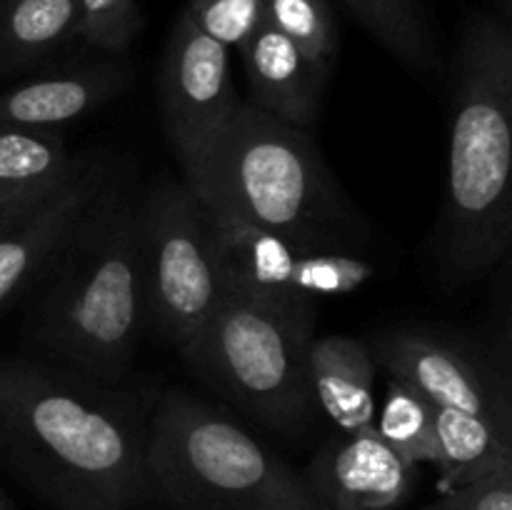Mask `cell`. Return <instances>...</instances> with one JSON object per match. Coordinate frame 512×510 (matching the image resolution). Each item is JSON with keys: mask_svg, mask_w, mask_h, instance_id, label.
I'll return each instance as SVG.
<instances>
[{"mask_svg": "<svg viewBox=\"0 0 512 510\" xmlns=\"http://www.w3.org/2000/svg\"><path fill=\"white\" fill-rule=\"evenodd\" d=\"M150 418L113 380L0 360V455L58 510H130L153 485Z\"/></svg>", "mask_w": 512, "mask_h": 510, "instance_id": "cell-1", "label": "cell"}, {"mask_svg": "<svg viewBox=\"0 0 512 510\" xmlns=\"http://www.w3.org/2000/svg\"><path fill=\"white\" fill-rule=\"evenodd\" d=\"M512 30L475 13L465 23L450 88L448 193L440 253L453 278L478 280L512 240Z\"/></svg>", "mask_w": 512, "mask_h": 510, "instance_id": "cell-2", "label": "cell"}, {"mask_svg": "<svg viewBox=\"0 0 512 510\" xmlns=\"http://www.w3.org/2000/svg\"><path fill=\"white\" fill-rule=\"evenodd\" d=\"M45 278L30 338L68 368L120 378L148 323L140 200L110 178Z\"/></svg>", "mask_w": 512, "mask_h": 510, "instance_id": "cell-3", "label": "cell"}, {"mask_svg": "<svg viewBox=\"0 0 512 510\" xmlns=\"http://www.w3.org/2000/svg\"><path fill=\"white\" fill-rule=\"evenodd\" d=\"M208 210L315 248L355 250L358 215L320 158L308 130L258 105L235 108L190 180Z\"/></svg>", "mask_w": 512, "mask_h": 510, "instance_id": "cell-4", "label": "cell"}, {"mask_svg": "<svg viewBox=\"0 0 512 510\" xmlns=\"http://www.w3.org/2000/svg\"><path fill=\"white\" fill-rule=\"evenodd\" d=\"M313 340L315 300L225 290L180 355L243 413L280 433L298 435L315 418L308 378Z\"/></svg>", "mask_w": 512, "mask_h": 510, "instance_id": "cell-5", "label": "cell"}, {"mask_svg": "<svg viewBox=\"0 0 512 510\" xmlns=\"http://www.w3.org/2000/svg\"><path fill=\"white\" fill-rule=\"evenodd\" d=\"M148 470L183 510H323L303 475L185 390H168L150 415Z\"/></svg>", "mask_w": 512, "mask_h": 510, "instance_id": "cell-6", "label": "cell"}, {"mask_svg": "<svg viewBox=\"0 0 512 510\" xmlns=\"http://www.w3.org/2000/svg\"><path fill=\"white\" fill-rule=\"evenodd\" d=\"M140 225L148 323L183 350L225 295L208 210L183 180L163 183L140 203Z\"/></svg>", "mask_w": 512, "mask_h": 510, "instance_id": "cell-7", "label": "cell"}, {"mask_svg": "<svg viewBox=\"0 0 512 510\" xmlns=\"http://www.w3.org/2000/svg\"><path fill=\"white\" fill-rule=\"evenodd\" d=\"M208 220L225 290L318 300L350 295L375 278V265L355 250L315 248L213 210Z\"/></svg>", "mask_w": 512, "mask_h": 510, "instance_id": "cell-8", "label": "cell"}, {"mask_svg": "<svg viewBox=\"0 0 512 510\" xmlns=\"http://www.w3.org/2000/svg\"><path fill=\"white\" fill-rule=\"evenodd\" d=\"M163 128L190 180L240 105L230 78V50L180 13L163 53L158 80Z\"/></svg>", "mask_w": 512, "mask_h": 510, "instance_id": "cell-9", "label": "cell"}, {"mask_svg": "<svg viewBox=\"0 0 512 510\" xmlns=\"http://www.w3.org/2000/svg\"><path fill=\"white\" fill-rule=\"evenodd\" d=\"M113 173L100 155H73L45 195L0 215V313L48 275Z\"/></svg>", "mask_w": 512, "mask_h": 510, "instance_id": "cell-10", "label": "cell"}, {"mask_svg": "<svg viewBox=\"0 0 512 510\" xmlns=\"http://www.w3.org/2000/svg\"><path fill=\"white\" fill-rule=\"evenodd\" d=\"M373 358L390 378L438 408L465 410L512 430L508 383L465 345L420 330H398L375 343Z\"/></svg>", "mask_w": 512, "mask_h": 510, "instance_id": "cell-11", "label": "cell"}, {"mask_svg": "<svg viewBox=\"0 0 512 510\" xmlns=\"http://www.w3.org/2000/svg\"><path fill=\"white\" fill-rule=\"evenodd\" d=\"M323 510H395L410 498L418 468L408 465L375 425L340 430L303 473Z\"/></svg>", "mask_w": 512, "mask_h": 510, "instance_id": "cell-12", "label": "cell"}, {"mask_svg": "<svg viewBox=\"0 0 512 510\" xmlns=\"http://www.w3.org/2000/svg\"><path fill=\"white\" fill-rule=\"evenodd\" d=\"M133 78L128 65L93 60L23 80L0 95V128L58 130L118 98Z\"/></svg>", "mask_w": 512, "mask_h": 510, "instance_id": "cell-13", "label": "cell"}, {"mask_svg": "<svg viewBox=\"0 0 512 510\" xmlns=\"http://www.w3.org/2000/svg\"><path fill=\"white\" fill-rule=\"evenodd\" d=\"M248 75L250 103L265 113L308 130L318 120L325 75L313 68L308 58L273 28L260 20L255 33L240 48Z\"/></svg>", "mask_w": 512, "mask_h": 510, "instance_id": "cell-14", "label": "cell"}, {"mask_svg": "<svg viewBox=\"0 0 512 510\" xmlns=\"http://www.w3.org/2000/svg\"><path fill=\"white\" fill-rule=\"evenodd\" d=\"M308 378L315 405L340 430L375 423V358L368 343L353 335L315 338L308 355Z\"/></svg>", "mask_w": 512, "mask_h": 510, "instance_id": "cell-15", "label": "cell"}, {"mask_svg": "<svg viewBox=\"0 0 512 510\" xmlns=\"http://www.w3.org/2000/svg\"><path fill=\"white\" fill-rule=\"evenodd\" d=\"M435 408V438L443 490L460 488L512 465V430L453 408Z\"/></svg>", "mask_w": 512, "mask_h": 510, "instance_id": "cell-16", "label": "cell"}, {"mask_svg": "<svg viewBox=\"0 0 512 510\" xmlns=\"http://www.w3.org/2000/svg\"><path fill=\"white\" fill-rule=\"evenodd\" d=\"M73 38H78L75 0H3L0 78L43 63Z\"/></svg>", "mask_w": 512, "mask_h": 510, "instance_id": "cell-17", "label": "cell"}, {"mask_svg": "<svg viewBox=\"0 0 512 510\" xmlns=\"http://www.w3.org/2000/svg\"><path fill=\"white\" fill-rule=\"evenodd\" d=\"M70 160L60 130L0 128V215L48 193Z\"/></svg>", "mask_w": 512, "mask_h": 510, "instance_id": "cell-18", "label": "cell"}, {"mask_svg": "<svg viewBox=\"0 0 512 510\" xmlns=\"http://www.w3.org/2000/svg\"><path fill=\"white\" fill-rule=\"evenodd\" d=\"M330 3V0H328ZM415 75L440 68L433 28L420 0H333Z\"/></svg>", "mask_w": 512, "mask_h": 510, "instance_id": "cell-19", "label": "cell"}, {"mask_svg": "<svg viewBox=\"0 0 512 510\" xmlns=\"http://www.w3.org/2000/svg\"><path fill=\"white\" fill-rule=\"evenodd\" d=\"M373 425L380 438L408 465H415V468L423 463L435 465V458H438L435 408L413 388L390 378L383 408L375 413Z\"/></svg>", "mask_w": 512, "mask_h": 510, "instance_id": "cell-20", "label": "cell"}, {"mask_svg": "<svg viewBox=\"0 0 512 510\" xmlns=\"http://www.w3.org/2000/svg\"><path fill=\"white\" fill-rule=\"evenodd\" d=\"M263 18L328 78L338 58V23L328 0H263Z\"/></svg>", "mask_w": 512, "mask_h": 510, "instance_id": "cell-21", "label": "cell"}, {"mask_svg": "<svg viewBox=\"0 0 512 510\" xmlns=\"http://www.w3.org/2000/svg\"><path fill=\"white\" fill-rule=\"evenodd\" d=\"M78 38L108 53H120L133 43L143 25L138 0H75Z\"/></svg>", "mask_w": 512, "mask_h": 510, "instance_id": "cell-22", "label": "cell"}, {"mask_svg": "<svg viewBox=\"0 0 512 510\" xmlns=\"http://www.w3.org/2000/svg\"><path fill=\"white\" fill-rule=\"evenodd\" d=\"M185 13L205 35L240 50L263 20V0H188Z\"/></svg>", "mask_w": 512, "mask_h": 510, "instance_id": "cell-23", "label": "cell"}, {"mask_svg": "<svg viewBox=\"0 0 512 510\" xmlns=\"http://www.w3.org/2000/svg\"><path fill=\"white\" fill-rule=\"evenodd\" d=\"M423 510H512V465L460 488L445 490L443 498Z\"/></svg>", "mask_w": 512, "mask_h": 510, "instance_id": "cell-24", "label": "cell"}, {"mask_svg": "<svg viewBox=\"0 0 512 510\" xmlns=\"http://www.w3.org/2000/svg\"><path fill=\"white\" fill-rule=\"evenodd\" d=\"M0 510H13V508H10V500L5 498L3 490H0Z\"/></svg>", "mask_w": 512, "mask_h": 510, "instance_id": "cell-25", "label": "cell"}, {"mask_svg": "<svg viewBox=\"0 0 512 510\" xmlns=\"http://www.w3.org/2000/svg\"><path fill=\"white\" fill-rule=\"evenodd\" d=\"M503 3H505V5H510V0H503Z\"/></svg>", "mask_w": 512, "mask_h": 510, "instance_id": "cell-26", "label": "cell"}]
</instances>
